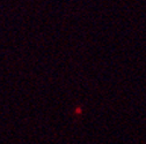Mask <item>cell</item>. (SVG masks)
Wrapping results in <instances>:
<instances>
[]
</instances>
